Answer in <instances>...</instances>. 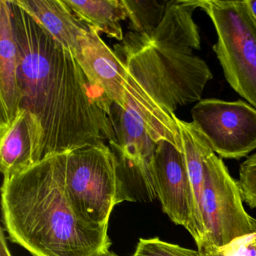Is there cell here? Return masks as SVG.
<instances>
[{"label":"cell","instance_id":"6da1fadb","mask_svg":"<svg viewBox=\"0 0 256 256\" xmlns=\"http://www.w3.org/2000/svg\"><path fill=\"white\" fill-rule=\"evenodd\" d=\"M10 4L32 164L104 140L115 143L114 102L90 83L70 52L14 1Z\"/></svg>","mask_w":256,"mask_h":256},{"label":"cell","instance_id":"7a4b0ae2","mask_svg":"<svg viewBox=\"0 0 256 256\" xmlns=\"http://www.w3.org/2000/svg\"><path fill=\"white\" fill-rule=\"evenodd\" d=\"M64 154L4 180L6 232L34 256H100L112 245L108 224L89 222L73 208L66 192Z\"/></svg>","mask_w":256,"mask_h":256},{"label":"cell","instance_id":"3957f363","mask_svg":"<svg viewBox=\"0 0 256 256\" xmlns=\"http://www.w3.org/2000/svg\"><path fill=\"white\" fill-rule=\"evenodd\" d=\"M115 48L126 70V108L142 120L156 144L164 140L182 151L174 112L202 100L214 78L208 64L193 54L154 47L146 36L134 32Z\"/></svg>","mask_w":256,"mask_h":256},{"label":"cell","instance_id":"277c9868","mask_svg":"<svg viewBox=\"0 0 256 256\" xmlns=\"http://www.w3.org/2000/svg\"><path fill=\"white\" fill-rule=\"evenodd\" d=\"M217 35L212 46L230 88L256 109V22L246 1L196 0Z\"/></svg>","mask_w":256,"mask_h":256},{"label":"cell","instance_id":"5b68a950","mask_svg":"<svg viewBox=\"0 0 256 256\" xmlns=\"http://www.w3.org/2000/svg\"><path fill=\"white\" fill-rule=\"evenodd\" d=\"M64 176L70 203L89 222L108 224L114 208L126 200L116 157L106 143L64 154Z\"/></svg>","mask_w":256,"mask_h":256},{"label":"cell","instance_id":"8992f818","mask_svg":"<svg viewBox=\"0 0 256 256\" xmlns=\"http://www.w3.org/2000/svg\"><path fill=\"white\" fill-rule=\"evenodd\" d=\"M202 216L204 236L198 251L220 248L254 230L256 218L246 212L236 181L206 143L204 152Z\"/></svg>","mask_w":256,"mask_h":256},{"label":"cell","instance_id":"52a82bcc","mask_svg":"<svg viewBox=\"0 0 256 256\" xmlns=\"http://www.w3.org/2000/svg\"><path fill=\"white\" fill-rule=\"evenodd\" d=\"M191 114L193 124L220 158L240 160L256 149V109L248 102L204 98Z\"/></svg>","mask_w":256,"mask_h":256},{"label":"cell","instance_id":"ba28073f","mask_svg":"<svg viewBox=\"0 0 256 256\" xmlns=\"http://www.w3.org/2000/svg\"><path fill=\"white\" fill-rule=\"evenodd\" d=\"M154 185L163 212L185 228L196 240L191 184L182 152L168 142H158L152 162Z\"/></svg>","mask_w":256,"mask_h":256},{"label":"cell","instance_id":"9c48e42d","mask_svg":"<svg viewBox=\"0 0 256 256\" xmlns=\"http://www.w3.org/2000/svg\"><path fill=\"white\" fill-rule=\"evenodd\" d=\"M77 60L90 83L112 102L126 108L124 89L126 70L118 55L92 26L82 36Z\"/></svg>","mask_w":256,"mask_h":256},{"label":"cell","instance_id":"30bf717a","mask_svg":"<svg viewBox=\"0 0 256 256\" xmlns=\"http://www.w3.org/2000/svg\"><path fill=\"white\" fill-rule=\"evenodd\" d=\"M18 48L13 28L11 4L0 1V102L1 122H11L20 107Z\"/></svg>","mask_w":256,"mask_h":256},{"label":"cell","instance_id":"8fae6325","mask_svg":"<svg viewBox=\"0 0 256 256\" xmlns=\"http://www.w3.org/2000/svg\"><path fill=\"white\" fill-rule=\"evenodd\" d=\"M64 48L77 58L80 38L90 26L82 22L66 0H14Z\"/></svg>","mask_w":256,"mask_h":256},{"label":"cell","instance_id":"7c38bea8","mask_svg":"<svg viewBox=\"0 0 256 256\" xmlns=\"http://www.w3.org/2000/svg\"><path fill=\"white\" fill-rule=\"evenodd\" d=\"M197 8L196 0L168 1L161 23L154 32L145 35L150 44L186 54L200 50V34L193 20V12Z\"/></svg>","mask_w":256,"mask_h":256},{"label":"cell","instance_id":"4fadbf2b","mask_svg":"<svg viewBox=\"0 0 256 256\" xmlns=\"http://www.w3.org/2000/svg\"><path fill=\"white\" fill-rule=\"evenodd\" d=\"M182 140V152L185 160L192 192L197 246L202 245L204 236L202 216V197L204 186V152L206 142L192 122L175 118Z\"/></svg>","mask_w":256,"mask_h":256},{"label":"cell","instance_id":"5bb4252c","mask_svg":"<svg viewBox=\"0 0 256 256\" xmlns=\"http://www.w3.org/2000/svg\"><path fill=\"white\" fill-rule=\"evenodd\" d=\"M0 134L1 172L8 180L34 166L26 110L20 108L11 122L0 124Z\"/></svg>","mask_w":256,"mask_h":256},{"label":"cell","instance_id":"9a60e30c","mask_svg":"<svg viewBox=\"0 0 256 256\" xmlns=\"http://www.w3.org/2000/svg\"><path fill=\"white\" fill-rule=\"evenodd\" d=\"M76 16L89 26L110 38L124 40L121 22L126 20L125 11L119 0H66Z\"/></svg>","mask_w":256,"mask_h":256},{"label":"cell","instance_id":"2e32d148","mask_svg":"<svg viewBox=\"0 0 256 256\" xmlns=\"http://www.w3.org/2000/svg\"><path fill=\"white\" fill-rule=\"evenodd\" d=\"M132 32L150 35L161 23L168 1L120 0Z\"/></svg>","mask_w":256,"mask_h":256},{"label":"cell","instance_id":"e0dca14e","mask_svg":"<svg viewBox=\"0 0 256 256\" xmlns=\"http://www.w3.org/2000/svg\"><path fill=\"white\" fill-rule=\"evenodd\" d=\"M132 256H202L198 250L184 248L176 244L161 240L160 238L139 240Z\"/></svg>","mask_w":256,"mask_h":256},{"label":"cell","instance_id":"ac0fdd59","mask_svg":"<svg viewBox=\"0 0 256 256\" xmlns=\"http://www.w3.org/2000/svg\"><path fill=\"white\" fill-rule=\"evenodd\" d=\"M202 256H256V222L254 230L220 248L198 251Z\"/></svg>","mask_w":256,"mask_h":256},{"label":"cell","instance_id":"d6986e66","mask_svg":"<svg viewBox=\"0 0 256 256\" xmlns=\"http://www.w3.org/2000/svg\"><path fill=\"white\" fill-rule=\"evenodd\" d=\"M242 200L250 208H256V152L250 156L240 166L236 181Z\"/></svg>","mask_w":256,"mask_h":256},{"label":"cell","instance_id":"ffe728a7","mask_svg":"<svg viewBox=\"0 0 256 256\" xmlns=\"http://www.w3.org/2000/svg\"><path fill=\"white\" fill-rule=\"evenodd\" d=\"M0 256H12L7 245L6 238L4 228H1V234H0Z\"/></svg>","mask_w":256,"mask_h":256},{"label":"cell","instance_id":"44dd1931","mask_svg":"<svg viewBox=\"0 0 256 256\" xmlns=\"http://www.w3.org/2000/svg\"><path fill=\"white\" fill-rule=\"evenodd\" d=\"M247 4H248L250 11H251L252 14V16L256 22V0H253V1L247 0Z\"/></svg>","mask_w":256,"mask_h":256},{"label":"cell","instance_id":"7402d4cb","mask_svg":"<svg viewBox=\"0 0 256 256\" xmlns=\"http://www.w3.org/2000/svg\"><path fill=\"white\" fill-rule=\"evenodd\" d=\"M100 256H118V254H115V253L112 252L107 251L106 252L103 253Z\"/></svg>","mask_w":256,"mask_h":256}]
</instances>
